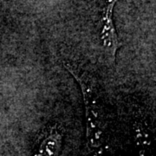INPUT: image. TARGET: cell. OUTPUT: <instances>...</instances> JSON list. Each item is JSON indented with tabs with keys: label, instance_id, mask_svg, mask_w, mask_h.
Returning a JSON list of instances; mask_svg holds the SVG:
<instances>
[{
	"label": "cell",
	"instance_id": "obj_1",
	"mask_svg": "<svg viewBox=\"0 0 156 156\" xmlns=\"http://www.w3.org/2000/svg\"><path fill=\"white\" fill-rule=\"evenodd\" d=\"M63 64L81 87L85 106L88 147L97 150L106 142L108 128V117L100 87L95 76L80 64L69 61H64Z\"/></svg>",
	"mask_w": 156,
	"mask_h": 156
},
{
	"label": "cell",
	"instance_id": "obj_2",
	"mask_svg": "<svg viewBox=\"0 0 156 156\" xmlns=\"http://www.w3.org/2000/svg\"><path fill=\"white\" fill-rule=\"evenodd\" d=\"M118 0H106L101 15L100 41L101 49L108 64L115 65L121 42L114 23V8Z\"/></svg>",
	"mask_w": 156,
	"mask_h": 156
},
{
	"label": "cell",
	"instance_id": "obj_3",
	"mask_svg": "<svg viewBox=\"0 0 156 156\" xmlns=\"http://www.w3.org/2000/svg\"><path fill=\"white\" fill-rule=\"evenodd\" d=\"M62 130L57 125L48 127L40 135L35 156H57L62 144Z\"/></svg>",
	"mask_w": 156,
	"mask_h": 156
}]
</instances>
